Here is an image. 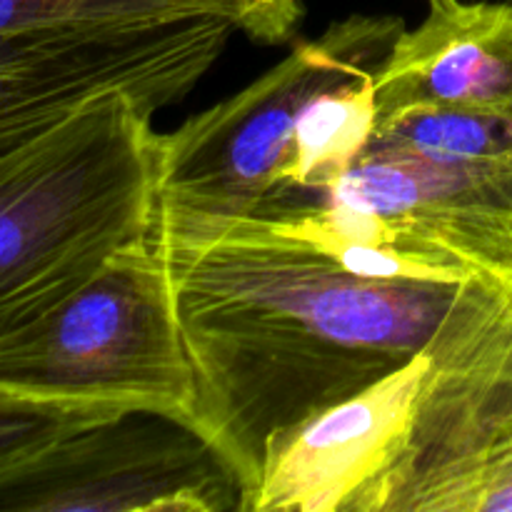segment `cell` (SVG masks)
I'll return each mask as SVG.
<instances>
[{
	"label": "cell",
	"mask_w": 512,
	"mask_h": 512,
	"mask_svg": "<svg viewBox=\"0 0 512 512\" xmlns=\"http://www.w3.org/2000/svg\"><path fill=\"white\" fill-rule=\"evenodd\" d=\"M365 148L440 160H508L512 118L455 105H413L378 115Z\"/></svg>",
	"instance_id": "cell-9"
},
{
	"label": "cell",
	"mask_w": 512,
	"mask_h": 512,
	"mask_svg": "<svg viewBox=\"0 0 512 512\" xmlns=\"http://www.w3.org/2000/svg\"><path fill=\"white\" fill-rule=\"evenodd\" d=\"M433 348L275 440L243 512H383L410 455Z\"/></svg>",
	"instance_id": "cell-7"
},
{
	"label": "cell",
	"mask_w": 512,
	"mask_h": 512,
	"mask_svg": "<svg viewBox=\"0 0 512 512\" xmlns=\"http://www.w3.org/2000/svg\"><path fill=\"white\" fill-rule=\"evenodd\" d=\"M403 30L395 15H348L295 45L248 88L160 133L150 240H203L250 218L273 190L293 183L318 100L375 73Z\"/></svg>",
	"instance_id": "cell-3"
},
{
	"label": "cell",
	"mask_w": 512,
	"mask_h": 512,
	"mask_svg": "<svg viewBox=\"0 0 512 512\" xmlns=\"http://www.w3.org/2000/svg\"><path fill=\"white\" fill-rule=\"evenodd\" d=\"M378 115L455 105L512 118V0L430 5L375 70Z\"/></svg>",
	"instance_id": "cell-8"
},
{
	"label": "cell",
	"mask_w": 512,
	"mask_h": 512,
	"mask_svg": "<svg viewBox=\"0 0 512 512\" xmlns=\"http://www.w3.org/2000/svg\"><path fill=\"white\" fill-rule=\"evenodd\" d=\"M395 512H512V435L425 475Z\"/></svg>",
	"instance_id": "cell-11"
},
{
	"label": "cell",
	"mask_w": 512,
	"mask_h": 512,
	"mask_svg": "<svg viewBox=\"0 0 512 512\" xmlns=\"http://www.w3.org/2000/svg\"><path fill=\"white\" fill-rule=\"evenodd\" d=\"M15 512H243V485L203 433L133 410L78 430L0 480Z\"/></svg>",
	"instance_id": "cell-6"
},
{
	"label": "cell",
	"mask_w": 512,
	"mask_h": 512,
	"mask_svg": "<svg viewBox=\"0 0 512 512\" xmlns=\"http://www.w3.org/2000/svg\"><path fill=\"white\" fill-rule=\"evenodd\" d=\"M443 3H448V0H428V5H443Z\"/></svg>",
	"instance_id": "cell-12"
},
{
	"label": "cell",
	"mask_w": 512,
	"mask_h": 512,
	"mask_svg": "<svg viewBox=\"0 0 512 512\" xmlns=\"http://www.w3.org/2000/svg\"><path fill=\"white\" fill-rule=\"evenodd\" d=\"M135 408L98 400H60L0 388V480L58 440Z\"/></svg>",
	"instance_id": "cell-10"
},
{
	"label": "cell",
	"mask_w": 512,
	"mask_h": 512,
	"mask_svg": "<svg viewBox=\"0 0 512 512\" xmlns=\"http://www.w3.org/2000/svg\"><path fill=\"white\" fill-rule=\"evenodd\" d=\"M153 245L193 365L190 425L235 470L243 503L275 440L405 368L510 285L370 278L255 218Z\"/></svg>",
	"instance_id": "cell-1"
},
{
	"label": "cell",
	"mask_w": 512,
	"mask_h": 512,
	"mask_svg": "<svg viewBox=\"0 0 512 512\" xmlns=\"http://www.w3.org/2000/svg\"><path fill=\"white\" fill-rule=\"evenodd\" d=\"M250 218L403 278L512 283V158L440 160L365 148L323 188H278Z\"/></svg>",
	"instance_id": "cell-4"
},
{
	"label": "cell",
	"mask_w": 512,
	"mask_h": 512,
	"mask_svg": "<svg viewBox=\"0 0 512 512\" xmlns=\"http://www.w3.org/2000/svg\"><path fill=\"white\" fill-rule=\"evenodd\" d=\"M0 388L120 403L190 425L193 365L168 265L150 238L118 250L48 315L0 338Z\"/></svg>",
	"instance_id": "cell-5"
},
{
	"label": "cell",
	"mask_w": 512,
	"mask_h": 512,
	"mask_svg": "<svg viewBox=\"0 0 512 512\" xmlns=\"http://www.w3.org/2000/svg\"><path fill=\"white\" fill-rule=\"evenodd\" d=\"M128 30L0 38V338L150 235L160 133Z\"/></svg>",
	"instance_id": "cell-2"
}]
</instances>
